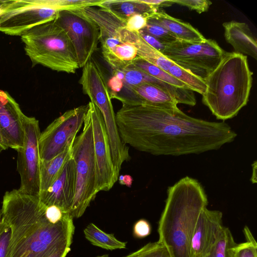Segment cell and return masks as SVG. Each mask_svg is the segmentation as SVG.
Masks as SVG:
<instances>
[{"instance_id":"obj_1","label":"cell","mask_w":257,"mask_h":257,"mask_svg":"<svg viewBox=\"0 0 257 257\" xmlns=\"http://www.w3.org/2000/svg\"><path fill=\"white\" fill-rule=\"evenodd\" d=\"M115 117L125 144L156 156L199 154L218 150L237 137L224 121L196 118L178 107L122 104Z\"/></svg>"},{"instance_id":"obj_2","label":"cell","mask_w":257,"mask_h":257,"mask_svg":"<svg viewBox=\"0 0 257 257\" xmlns=\"http://www.w3.org/2000/svg\"><path fill=\"white\" fill-rule=\"evenodd\" d=\"M46 207L38 196L18 189L5 192L0 214L11 230L9 257H48L71 246L73 218L66 214L59 222L51 223L46 217Z\"/></svg>"},{"instance_id":"obj_3","label":"cell","mask_w":257,"mask_h":257,"mask_svg":"<svg viewBox=\"0 0 257 257\" xmlns=\"http://www.w3.org/2000/svg\"><path fill=\"white\" fill-rule=\"evenodd\" d=\"M205 190L197 180L186 176L168 187L158 223V241L172 257H191V242L199 216L208 205Z\"/></svg>"},{"instance_id":"obj_4","label":"cell","mask_w":257,"mask_h":257,"mask_svg":"<svg viewBox=\"0 0 257 257\" xmlns=\"http://www.w3.org/2000/svg\"><path fill=\"white\" fill-rule=\"evenodd\" d=\"M202 102L217 119L235 117L249 99L252 82L247 56L226 52L217 67L204 80Z\"/></svg>"},{"instance_id":"obj_5","label":"cell","mask_w":257,"mask_h":257,"mask_svg":"<svg viewBox=\"0 0 257 257\" xmlns=\"http://www.w3.org/2000/svg\"><path fill=\"white\" fill-rule=\"evenodd\" d=\"M26 54L33 65L74 74L79 68L71 42L53 21L36 26L21 36Z\"/></svg>"},{"instance_id":"obj_6","label":"cell","mask_w":257,"mask_h":257,"mask_svg":"<svg viewBox=\"0 0 257 257\" xmlns=\"http://www.w3.org/2000/svg\"><path fill=\"white\" fill-rule=\"evenodd\" d=\"M82 5L81 0H11L0 15V32L21 37L54 20L59 11L77 9Z\"/></svg>"},{"instance_id":"obj_7","label":"cell","mask_w":257,"mask_h":257,"mask_svg":"<svg viewBox=\"0 0 257 257\" xmlns=\"http://www.w3.org/2000/svg\"><path fill=\"white\" fill-rule=\"evenodd\" d=\"M72 157L76 167V187L69 214L74 218L84 214L97 193L92 125L87 111L82 132L76 137L73 143Z\"/></svg>"},{"instance_id":"obj_8","label":"cell","mask_w":257,"mask_h":257,"mask_svg":"<svg viewBox=\"0 0 257 257\" xmlns=\"http://www.w3.org/2000/svg\"><path fill=\"white\" fill-rule=\"evenodd\" d=\"M81 10L98 25L102 54L112 70L130 65L138 56L137 49L132 44L124 42L121 39L118 29L125 22L97 6L85 7Z\"/></svg>"},{"instance_id":"obj_9","label":"cell","mask_w":257,"mask_h":257,"mask_svg":"<svg viewBox=\"0 0 257 257\" xmlns=\"http://www.w3.org/2000/svg\"><path fill=\"white\" fill-rule=\"evenodd\" d=\"M226 51L212 39L199 42L178 40L161 53L174 63L204 80L217 67Z\"/></svg>"},{"instance_id":"obj_10","label":"cell","mask_w":257,"mask_h":257,"mask_svg":"<svg viewBox=\"0 0 257 257\" xmlns=\"http://www.w3.org/2000/svg\"><path fill=\"white\" fill-rule=\"evenodd\" d=\"M53 21L66 33L79 68L83 67L97 49L100 37L98 25L80 9L60 10Z\"/></svg>"},{"instance_id":"obj_11","label":"cell","mask_w":257,"mask_h":257,"mask_svg":"<svg viewBox=\"0 0 257 257\" xmlns=\"http://www.w3.org/2000/svg\"><path fill=\"white\" fill-rule=\"evenodd\" d=\"M88 107L87 104L67 110L41 133L38 145L41 161L57 156L75 139L84 123Z\"/></svg>"},{"instance_id":"obj_12","label":"cell","mask_w":257,"mask_h":257,"mask_svg":"<svg viewBox=\"0 0 257 257\" xmlns=\"http://www.w3.org/2000/svg\"><path fill=\"white\" fill-rule=\"evenodd\" d=\"M24 138L23 147L17 151V170L21 179L18 189L22 193L38 196L40 194L41 159L39 139V122L35 117H23Z\"/></svg>"},{"instance_id":"obj_13","label":"cell","mask_w":257,"mask_h":257,"mask_svg":"<svg viewBox=\"0 0 257 257\" xmlns=\"http://www.w3.org/2000/svg\"><path fill=\"white\" fill-rule=\"evenodd\" d=\"M93 135L95 161V187L98 193L107 191L118 180L112 161L109 142L102 116L98 108L91 101L88 102Z\"/></svg>"},{"instance_id":"obj_14","label":"cell","mask_w":257,"mask_h":257,"mask_svg":"<svg viewBox=\"0 0 257 257\" xmlns=\"http://www.w3.org/2000/svg\"><path fill=\"white\" fill-rule=\"evenodd\" d=\"M82 73L79 80L82 90L90 101L100 110L105 128L112 130L116 126L114 113L105 76L95 62L91 59L82 67Z\"/></svg>"},{"instance_id":"obj_15","label":"cell","mask_w":257,"mask_h":257,"mask_svg":"<svg viewBox=\"0 0 257 257\" xmlns=\"http://www.w3.org/2000/svg\"><path fill=\"white\" fill-rule=\"evenodd\" d=\"M124 73L123 87L115 97L126 104H140L142 100L131 90L133 87L143 83L158 86L170 94L178 103L186 104L191 97V90L188 88L178 87L160 80L130 64L121 68Z\"/></svg>"},{"instance_id":"obj_16","label":"cell","mask_w":257,"mask_h":257,"mask_svg":"<svg viewBox=\"0 0 257 257\" xmlns=\"http://www.w3.org/2000/svg\"><path fill=\"white\" fill-rule=\"evenodd\" d=\"M224 227L222 213L204 208L199 216L192 237L191 257L206 256L219 240Z\"/></svg>"},{"instance_id":"obj_17","label":"cell","mask_w":257,"mask_h":257,"mask_svg":"<svg viewBox=\"0 0 257 257\" xmlns=\"http://www.w3.org/2000/svg\"><path fill=\"white\" fill-rule=\"evenodd\" d=\"M24 115L10 93L0 90V130L8 147L17 151L23 146Z\"/></svg>"},{"instance_id":"obj_18","label":"cell","mask_w":257,"mask_h":257,"mask_svg":"<svg viewBox=\"0 0 257 257\" xmlns=\"http://www.w3.org/2000/svg\"><path fill=\"white\" fill-rule=\"evenodd\" d=\"M76 167L72 157L65 165L58 177L39 198L46 206L56 205L69 214L74 198Z\"/></svg>"},{"instance_id":"obj_19","label":"cell","mask_w":257,"mask_h":257,"mask_svg":"<svg viewBox=\"0 0 257 257\" xmlns=\"http://www.w3.org/2000/svg\"><path fill=\"white\" fill-rule=\"evenodd\" d=\"M224 37L234 52L257 59V41L247 24L231 21L223 23Z\"/></svg>"},{"instance_id":"obj_20","label":"cell","mask_w":257,"mask_h":257,"mask_svg":"<svg viewBox=\"0 0 257 257\" xmlns=\"http://www.w3.org/2000/svg\"><path fill=\"white\" fill-rule=\"evenodd\" d=\"M148 22L157 24L175 36L178 40L199 42L205 40L203 35L189 23L168 15L163 11H157L148 18Z\"/></svg>"},{"instance_id":"obj_21","label":"cell","mask_w":257,"mask_h":257,"mask_svg":"<svg viewBox=\"0 0 257 257\" xmlns=\"http://www.w3.org/2000/svg\"><path fill=\"white\" fill-rule=\"evenodd\" d=\"M97 7L109 11L125 22L133 15L139 14L149 17L159 10L158 8L143 3L141 0H102Z\"/></svg>"},{"instance_id":"obj_22","label":"cell","mask_w":257,"mask_h":257,"mask_svg":"<svg viewBox=\"0 0 257 257\" xmlns=\"http://www.w3.org/2000/svg\"><path fill=\"white\" fill-rule=\"evenodd\" d=\"M74 140L68 145L64 151L57 156L50 160L41 161L40 169L39 195L49 188L66 163L72 157V147Z\"/></svg>"},{"instance_id":"obj_23","label":"cell","mask_w":257,"mask_h":257,"mask_svg":"<svg viewBox=\"0 0 257 257\" xmlns=\"http://www.w3.org/2000/svg\"><path fill=\"white\" fill-rule=\"evenodd\" d=\"M131 90L143 103L165 109L178 108L177 102L170 94L154 84L143 83L133 87Z\"/></svg>"},{"instance_id":"obj_24","label":"cell","mask_w":257,"mask_h":257,"mask_svg":"<svg viewBox=\"0 0 257 257\" xmlns=\"http://www.w3.org/2000/svg\"><path fill=\"white\" fill-rule=\"evenodd\" d=\"M85 238L93 245L102 248L113 250L124 249L126 242L115 238L113 234L106 233L92 223H89L84 229Z\"/></svg>"},{"instance_id":"obj_25","label":"cell","mask_w":257,"mask_h":257,"mask_svg":"<svg viewBox=\"0 0 257 257\" xmlns=\"http://www.w3.org/2000/svg\"><path fill=\"white\" fill-rule=\"evenodd\" d=\"M131 64L148 74L171 85L189 88L184 83L175 78L166 71L137 56Z\"/></svg>"},{"instance_id":"obj_26","label":"cell","mask_w":257,"mask_h":257,"mask_svg":"<svg viewBox=\"0 0 257 257\" xmlns=\"http://www.w3.org/2000/svg\"><path fill=\"white\" fill-rule=\"evenodd\" d=\"M167 72L184 83L193 91L202 95L204 93L206 88L204 81L175 63L173 64Z\"/></svg>"},{"instance_id":"obj_27","label":"cell","mask_w":257,"mask_h":257,"mask_svg":"<svg viewBox=\"0 0 257 257\" xmlns=\"http://www.w3.org/2000/svg\"><path fill=\"white\" fill-rule=\"evenodd\" d=\"M236 244L230 230L224 227L219 240L204 257H231L232 249Z\"/></svg>"},{"instance_id":"obj_28","label":"cell","mask_w":257,"mask_h":257,"mask_svg":"<svg viewBox=\"0 0 257 257\" xmlns=\"http://www.w3.org/2000/svg\"><path fill=\"white\" fill-rule=\"evenodd\" d=\"M243 232L246 242L236 243L231 257H257V243L247 226L244 227Z\"/></svg>"},{"instance_id":"obj_29","label":"cell","mask_w":257,"mask_h":257,"mask_svg":"<svg viewBox=\"0 0 257 257\" xmlns=\"http://www.w3.org/2000/svg\"><path fill=\"white\" fill-rule=\"evenodd\" d=\"M123 257H172L167 247L159 241L149 242Z\"/></svg>"},{"instance_id":"obj_30","label":"cell","mask_w":257,"mask_h":257,"mask_svg":"<svg viewBox=\"0 0 257 257\" xmlns=\"http://www.w3.org/2000/svg\"><path fill=\"white\" fill-rule=\"evenodd\" d=\"M142 30L153 36L166 46L178 40L163 27L149 22H147L146 27Z\"/></svg>"},{"instance_id":"obj_31","label":"cell","mask_w":257,"mask_h":257,"mask_svg":"<svg viewBox=\"0 0 257 257\" xmlns=\"http://www.w3.org/2000/svg\"><path fill=\"white\" fill-rule=\"evenodd\" d=\"M11 230L0 214V257H9Z\"/></svg>"},{"instance_id":"obj_32","label":"cell","mask_w":257,"mask_h":257,"mask_svg":"<svg viewBox=\"0 0 257 257\" xmlns=\"http://www.w3.org/2000/svg\"><path fill=\"white\" fill-rule=\"evenodd\" d=\"M178 5L186 7L199 14L207 12L212 2L208 0H173Z\"/></svg>"},{"instance_id":"obj_33","label":"cell","mask_w":257,"mask_h":257,"mask_svg":"<svg viewBox=\"0 0 257 257\" xmlns=\"http://www.w3.org/2000/svg\"><path fill=\"white\" fill-rule=\"evenodd\" d=\"M148 17L139 14L133 15L125 22V28L132 32H139L147 26Z\"/></svg>"},{"instance_id":"obj_34","label":"cell","mask_w":257,"mask_h":257,"mask_svg":"<svg viewBox=\"0 0 257 257\" xmlns=\"http://www.w3.org/2000/svg\"><path fill=\"white\" fill-rule=\"evenodd\" d=\"M151 232V224L145 219H139L136 222L133 226V235L136 238H145L149 236Z\"/></svg>"},{"instance_id":"obj_35","label":"cell","mask_w":257,"mask_h":257,"mask_svg":"<svg viewBox=\"0 0 257 257\" xmlns=\"http://www.w3.org/2000/svg\"><path fill=\"white\" fill-rule=\"evenodd\" d=\"M66 213L59 207L56 205L47 206L45 210V215L49 222L56 223L61 220Z\"/></svg>"},{"instance_id":"obj_36","label":"cell","mask_w":257,"mask_h":257,"mask_svg":"<svg viewBox=\"0 0 257 257\" xmlns=\"http://www.w3.org/2000/svg\"><path fill=\"white\" fill-rule=\"evenodd\" d=\"M111 99L115 97L121 92L123 83V79L120 78L116 75L112 74V76L107 82Z\"/></svg>"},{"instance_id":"obj_37","label":"cell","mask_w":257,"mask_h":257,"mask_svg":"<svg viewBox=\"0 0 257 257\" xmlns=\"http://www.w3.org/2000/svg\"><path fill=\"white\" fill-rule=\"evenodd\" d=\"M139 33L148 44L159 52L162 53L165 49L166 45L162 43L153 36L143 31L142 30L140 31Z\"/></svg>"},{"instance_id":"obj_38","label":"cell","mask_w":257,"mask_h":257,"mask_svg":"<svg viewBox=\"0 0 257 257\" xmlns=\"http://www.w3.org/2000/svg\"><path fill=\"white\" fill-rule=\"evenodd\" d=\"M143 3L155 7L157 8L160 7H168L175 4L173 0H141Z\"/></svg>"},{"instance_id":"obj_39","label":"cell","mask_w":257,"mask_h":257,"mask_svg":"<svg viewBox=\"0 0 257 257\" xmlns=\"http://www.w3.org/2000/svg\"><path fill=\"white\" fill-rule=\"evenodd\" d=\"M70 250V246L63 247L57 250L48 257H66Z\"/></svg>"},{"instance_id":"obj_40","label":"cell","mask_w":257,"mask_h":257,"mask_svg":"<svg viewBox=\"0 0 257 257\" xmlns=\"http://www.w3.org/2000/svg\"><path fill=\"white\" fill-rule=\"evenodd\" d=\"M8 148H9V147H8L0 130V153L3 151L6 150Z\"/></svg>"},{"instance_id":"obj_41","label":"cell","mask_w":257,"mask_h":257,"mask_svg":"<svg viewBox=\"0 0 257 257\" xmlns=\"http://www.w3.org/2000/svg\"><path fill=\"white\" fill-rule=\"evenodd\" d=\"M126 176H121L119 177V178H118V179H119V181L125 180L124 181H123L121 183L122 184H125L126 185L130 186V185H131L132 182V177L129 176L128 178H127V179H126Z\"/></svg>"},{"instance_id":"obj_42","label":"cell","mask_w":257,"mask_h":257,"mask_svg":"<svg viewBox=\"0 0 257 257\" xmlns=\"http://www.w3.org/2000/svg\"><path fill=\"white\" fill-rule=\"evenodd\" d=\"M11 0H7V1L0 6V15L4 12V11L5 10L6 7L7 6L9 3L10 2Z\"/></svg>"},{"instance_id":"obj_43","label":"cell","mask_w":257,"mask_h":257,"mask_svg":"<svg viewBox=\"0 0 257 257\" xmlns=\"http://www.w3.org/2000/svg\"><path fill=\"white\" fill-rule=\"evenodd\" d=\"M7 1V0H0V6L4 4Z\"/></svg>"}]
</instances>
